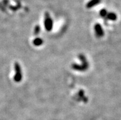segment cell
Returning a JSON list of instances; mask_svg holds the SVG:
<instances>
[{
  "instance_id": "6da1fadb",
  "label": "cell",
  "mask_w": 121,
  "mask_h": 120,
  "mask_svg": "<svg viewBox=\"0 0 121 120\" xmlns=\"http://www.w3.org/2000/svg\"><path fill=\"white\" fill-rule=\"evenodd\" d=\"M79 58L82 61V64L81 65H78V64H73L72 68H73L74 70H79V71H84L87 68H88V62L86 61V58L84 55H80Z\"/></svg>"
},
{
  "instance_id": "7a4b0ae2",
  "label": "cell",
  "mask_w": 121,
  "mask_h": 120,
  "mask_svg": "<svg viewBox=\"0 0 121 120\" xmlns=\"http://www.w3.org/2000/svg\"><path fill=\"white\" fill-rule=\"evenodd\" d=\"M14 68H15V76L14 77V81L16 82H20L22 80V70L20 64H18V62H15Z\"/></svg>"
},
{
  "instance_id": "3957f363",
  "label": "cell",
  "mask_w": 121,
  "mask_h": 120,
  "mask_svg": "<svg viewBox=\"0 0 121 120\" xmlns=\"http://www.w3.org/2000/svg\"><path fill=\"white\" fill-rule=\"evenodd\" d=\"M44 26L46 29L48 31L52 30V28H53V21H52L51 17H50L49 13L48 12L45 14Z\"/></svg>"
},
{
  "instance_id": "277c9868",
  "label": "cell",
  "mask_w": 121,
  "mask_h": 120,
  "mask_svg": "<svg viewBox=\"0 0 121 120\" xmlns=\"http://www.w3.org/2000/svg\"><path fill=\"white\" fill-rule=\"evenodd\" d=\"M94 29H95V32L97 37H102L104 35V31H103V28H102L101 26L99 23L95 24Z\"/></svg>"
},
{
  "instance_id": "5b68a950",
  "label": "cell",
  "mask_w": 121,
  "mask_h": 120,
  "mask_svg": "<svg viewBox=\"0 0 121 120\" xmlns=\"http://www.w3.org/2000/svg\"><path fill=\"white\" fill-rule=\"evenodd\" d=\"M100 1H101V0H91L86 4V7H87V8H89H89H92L94 6L100 3Z\"/></svg>"
},
{
  "instance_id": "8992f818",
  "label": "cell",
  "mask_w": 121,
  "mask_h": 120,
  "mask_svg": "<svg viewBox=\"0 0 121 120\" xmlns=\"http://www.w3.org/2000/svg\"><path fill=\"white\" fill-rule=\"evenodd\" d=\"M106 18L108 19V20H112V21H114L117 19V15L114 12H109V13H108L107 15H106Z\"/></svg>"
},
{
  "instance_id": "52a82bcc",
  "label": "cell",
  "mask_w": 121,
  "mask_h": 120,
  "mask_svg": "<svg viewBox=\"0 0 121 120\" xmlns=\"http://www.w3.org/2000/svg\"><path fill=\"white\" fill-rule=\"evenodd\" d=\"M43 43V41L41 38H36L33 42V44L35 46H39L42 45Z\"/></svg>"
},
{
  "instance_id": "ba28073f",
  "label": "cell",
  "mask_w": 121,
  "mask_h": 120,
  "mask_svg": "<svg viewBox=\"0 0 121 120\" xmlns=\"http://www.w3.org/2000/svg\"><path fill=\"white\" fill-rule=\"evenodd\" d=\"M100 15H101V17H106V15H107L108 12L105 9H101V11H100Z\"/></svg>"
}]
</instances>
